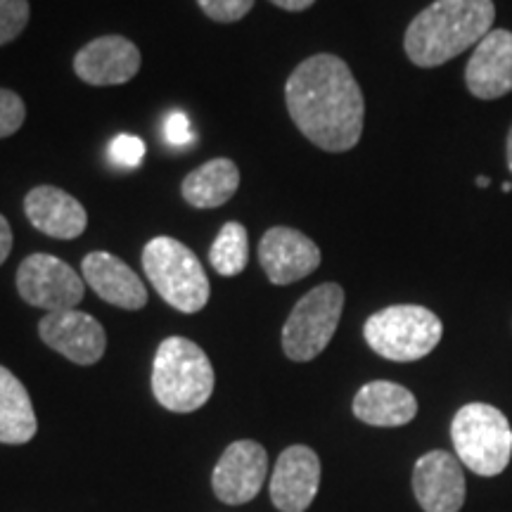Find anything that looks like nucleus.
Wrapping results in <instances>:
<instances>
[{"label": "nucleus", "instance_id": "obj_1", "mask_svg": "<svg viewBox=\"0 0 512 512\" xmlns=\"http://www.w3.org/2000/svg\"><path fill=\"white\" fill-rule=\"evenodd\" d=\"M287 112L306 140L325 152H349L363 136L366 100L342 57L304 60L285 86Z\"/></svg>", "mask_w": 512, "mask_h": 512}, {"label": "nucleus", "instance_id": "obj_2", "mask_svg": "<svg viewBox=\"0 0 512 512\" xmlns=\"http://www.w3.org/2000/svg\"><path fill=\"white\" fill-rule=\"evenodd\" d=\"M494 19V0H434L408 24L403 48L415 67H441L477 46Z\"/></svg>", "mask_w": 512, "mask_h": 512}, {"label": "nucleus", "instance_id": "obj_3", "mask_svg": "<svg viewBox=\"0 0 512 512\" xmlns=\"http://www.w3.org/2000/svg\"><path fill=\"white\" fill-rule=\"evenodd\" d=\"M214 366L192 339L166 337L152 363V394L171 413L200 411L214 394Z\"/></svg>", "mask_w": 512, "mask_h": 512}, {"label": "nucleus", "instance_id": "obj_4", "mask_svg": "<svg viewBox=\"0 0 512 512\" xmlns=\"http://www.w3.org/2000/svg\"><path fill=\"white\" fill-rule=\"evenodd\" d=\"M444 323L437 313L418 304H396L373 313L363 337L377 356L396 363L420 361L439 347Z\"/></svg>", "mask_w": 512, "mask_h": 512}, {"label": "nucleus", "instance_id": "obj_5", "mask_svg": "<svg viewBox=\"0 0 512 512\" xmlns=\"http://www.w3.org/2000/svg\"><path fill=\"white\" fill-rule=\"evenodd\" d=\"M451 441L456 456L479 477H498L512 458V430L491 403H467L453 415Z\"/></svg>", "mask_w": 512, "mask_h": 512}, {"label": "nucleus", "instance_id": "obj_6", "mask_svg": "<svg viewBox=\"0 0 512 512\" xmlns=\"http://www.w3.org/2000/svg\"><path fill=\"white\" fill-rule=\"evenodd\" d=\"M143 268L159 297L181 313H197L209 302V278L190 247L174 238H155L143 249Z\"/></svg>", "mask_w": 512, "mask_h": 512}, {"label": "nucleus", "instance_id": "obj_7", "mask_svg": "<svg viewBox=\"0 0 512 512\" xmlns=\"http://www.w3.org/2000/svg\"><path fill=\"white\" fill-rule=\"evenodd\" d=\"M344 311V290L323 283L306 292L283 325V351L290 361L306 363L320 356L335 337Z\"/></svg>", "mask_w": 512, "mask_h": 512}, {"label": "nucleus", "instance_id": "obj_8", "mask_svg": "<svg viewBox=\"0 0 512 512\" xmlns=\"http://www.w3.org/2000/svg\"><path fill=\"white\" fill-rule=\"evenodd\" d=\"M17 292L29 306L48 313L69 311L81 304L86 280L50 254H31L17 268Z\"/></svg>", "mask_w": 512, "mask_h": 512}, {"label": "nucleus", "instance_id": "obj_9", "mask_svg": "<svg viewBox=\"0 0 512 512\" xmlns=\"http://www.w3.org/2000/svg\"><path fill=\"white\" fill-rule=\"evenodd\" d=\"M268 475V453L259 441H233L221 453L211 475V489L226 505H242L259 496Z\"/></svg>", "mask_w": 512, "mask_h": 512}, {"label": "nucleus", "instance_id": "obj_10", "mask_svg": "<svg viewBox=\"0 0 512 512\" xmlns=\"http://www.w3.org/2000/svg\"><path fill=\"white\" fill-rule=\"evenodd\" d=\"M38 335L43 344L69 358L76 366H93L105 356L107 349L105 328L91 313L76 309L46 313L38 323Z\"/></svg>", "mask_w": 512, "mask_h": 512}, {"label": "nucleus", "instance_id": "obj_11", "mask_svg": "<svg viewBox=\"0 0 512 512\" xmlns=\"http://www.w3.org/2000/svg\"><path fill=\"white\" fill-rule=\"evenodd\" d=\"M413 494L425 512H460L465 505V472L458 456L430 451L413 467Z\"/></svg>", "mask_w": 512, "mask_h": 512}, {"label": "nucleus", "instance_id": "obj_12", "mask_svg": "<svg viewBox=\"0 0 512 512\" xmlns=\"http://www.w3.org/2000/svg\"><path fill=\"white\" fill-rule=\"evenodd\" d=\"M320 486V458L309 446H287L271 472V501L280 512H306Z\"/></svg>", "mask_w": 512, "mask_h": 512}, {"label": "nucleus", "instance_id": "obj_13", "mask_svg": "<svg viewBox=\"0 0 512 512\" xmlns=\"http://www.w3.org/2000/svg\"><path fill=\"white\" fill-rule=\"evenodd\" d=\"M259 264L273 285H292L320 266V249L299 230L275 226L259 242Z\"/></svg>", "mask_w": 512, "mask_h": 512}, {"label": "nucleus", "instance_id": "obj_14", "mask_svg": "<svg viewBox=\"0 0 512 512\" xmlns=\"http://www.w3.org/2000/svg\"><path fill=\"white\" fill-rule=\"evenodd\" d=\"M140 50L126 36H100L74 57V72L88 86H121L140 72Z\"/></svg>", "mask_w": 512, "mask_h": 512}, {"label": "nucleus", "instance_id": "obj_15", "mask_svg": "<svg viewBox=\"0 0 512 512\" xmlns=\"http://www.w3.org/2000/svg\"><path fill=\"white\" fill-rule=\"evenodd\" d=\"M465 86L479 100H498L512 91V31L491 29L472 50Z\"/></svg>", "mask_w": 512, "mask_h": 512}, {"label": "nucleus", "instance_id": "obj_16", "mask_svg": "<svg viewBox=\"0 0 512 512\" xmlns=\"http://www.w3.org/2000/svg\"><path fill=\"white\" fill-rule=\"evenodd\" d=\"M81 273L88 287L98 294L102 302L126 311H138L147 304L143 280L114 254L91 252L81 261Z\"/></svg>", "mask_w": 512, "mask_h": 512}, {"label": "nucleus", "instance_id": "obj_17", "mask_svg": "<svg viewBox=\"0 0 512 512\" xmlns=\"http://www.w3.org/2000/svg\"><path fill=\"white\" fill-rule=\"evenodd\" d=\"M24 214L31 226L55 240H74L86 230L88 216L79 200L55 185H38L24 197Z\"/></svg>", "mask_w": 512, "mask_h": 512}, {"label": "nucleus", "instance_id": "obj_18", "mask_svg": "<svg viewBox=\"0 0 512 512\" xmlns=\"http://www.w3.org/2000/svg\"><path fill=\"white\" fill-rule=\"evenodd\" d=\"M351 408L356 418L370 427H401L418 415V399L401 384L375 380L358 389Z\"/></svg>", "mask_w": 512, "mask_h": 512}, {"label": "nucleus", "instance_id": "obj_19", "mask_svg": "<svg viewBox=\"0 0 512 512\" xmlns=\"http://www.w3.org/2000/svg\"><path fill=\"white\" fill-rule=\"evenodd\" d=\"M240 188V169L230 159H211L183 178V200L195 209H216Z\"/></svg>", "mask_w": 512, "mask_h": 512}, {"label": "nucleus", "instance_id": "obj_20", "mask_svg": "<svg viewBox=\"0 0 512 512\" xmlns=\"http://www.w3.org/2000/svg\"><path fill=\"white\" fill-rule=\"evenodd\" d=\"M34 403L19 377L0 366V444L19 446L36 437Z\"/></svg>", "mask_w": 512, "mask_h": 512}, {"label": "nucleus", "instance_id": "obj_21", "mask_svg": "<svg viewBox=\"0 0 512 512\" xmlns=\"http://www.w3.org/2000/svg\"><path fill=\"white\" fill-rule=\"evenodd\" d=\"M209 261L211 268L223 278H235V275L245 271L249 261L247 228L238 221L226 223L209 249Z\"/></svg>", "mask_w": 512, "mask_h": 512}, {"label": "nucleus", "instance_id": "obj_22", "mask_svg": "<svg viewBox=\"0 0 512 512\" xmlns=\"http://www.w3.org/2000/svg\"><path fill=\"white\" fill-rule=\"evenodd\" d=\"M29 0H0V46L15 41L29 24Z\"/></svg>", "mask_w": 512, "mask_h": 512}, {"label": "nucleus", "instance_id": "obj_23", "mask_svg": "<svg viewBox=\"0 0 512 512\" xmlns=\"http://www.w3.org/2000/svg\"><path fill=\"white\" fill-rule=\"evenodd\" d=\"M197 5L214 22L230 24L247 17L249 10L254 8V0H197Z\"/></svg>", "mask_w": 512, "mask_h": 512}, {"label": "nucleus", "instance_id": "obj_24", "mask_svg": "<svg viewBox=\"0 0 512 512\" xmlns=\"http://www.w3.org/2000/svg\"><path fill=\"white\" fill-rule=\"evenodd\" d=\"M27 117V107L17 93L0 88V138L17 133Z\"/></svg>", "mask_w": 512, "mask_h": 512}, {"label": "nucleus", "instance_id": "obj_25", "mask_svg": "<svg viewBox=\"0 0 512 512\" xmlns=\"http://www.w3.org/2000/svg\"><path fill=\"white\" fill-rule=\"evenodd\" d=\"M110 159L112 164L133 169L145 159V143L138 136H131V133H121L110 143Z\"/></svg>", "mask_w": 512, "mask_h": 512}, {"label": "nucleus", "instance_id": "obj_26", "mask_svg": "<svg viewBox=\"0 0 512 512\" xmlns=\"http://www.w3.org/2000/svg\"><path fill=\"white\" fill-rule=\"evenodd\" d=\"M164 138L166 143L174 145V147H183V145H190L195 136H192V128H190V121L185 117L183 112H171L169 117L164 121Z\"/></svg>", "mask_w": 512, "mask_h": 512}, {"label": "nucleus", "instance_id": "obj_27", "mask_svg": "<svg viewBox=\"0 0 512 512\" xmlns=\"http://www.w3.org/2000/svg\"><path fill=\"white\" fill-rule=\"evenodd\" d=\"M10 252H12V230H10L8 219L0 214V266L5 264V259H8Z\"/></svg>", "mask_w": 512, "mask_h": 512}, {"label": "nucleus", "instance_id": "obj_28", "mask_svg": "<svg viewBox=\"0 0 512 512\" xmlns=\"http://www.w3.org/2000/svg\"><path fill=\"white\" fill-rule=\"evenodd\" d=\"M273 5H278L280 10H287V12H302V10H309L316 0H271Z\"/></svg>", "mask_w": 512, "mask_h": 512}, {"label": "nucleus", "instance_id": "obj_29", "mask_svg": "<svg viewBox=\"0 0 512 512\" xmlns=\"http://www.w3.org/2000/svg\"><path fill=\"white\" fill-rule=\"evenodd\" d=\"M505 157H508V169L512 174V124H510V131H508V138H505Z\"/></svg>", "mask_w": 512, "mask_h": 512}, {"label": "nucleus", "instance_id": "obj_30", "mask_svg": "<svg viewBox=\"0 0 512 512\" xmlns=\"http://www.w3.org/2000/svg\"><path fill=\"white\" fill-rule=\"evenodd\" d=\"M477 185H479V188H489L491 181L486 176H477Z\"/></svg>", "mask_w": 512, "mask_h": 512}, {"label": "nucleus", "instance_id": "obj_31", "mask_svg": "<svg viewBox=\"0 0 512 512\" xmlns=\"http://www.w3.org/2000/svg\"><path fill=\"white\" fill-rule=\"evenodd\" d=\"M503 192H512V183H505L503 185Z\"/></svg>", "mask_w": 512, "mask_h": 512}]
</instances>
